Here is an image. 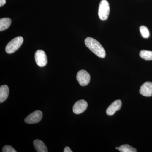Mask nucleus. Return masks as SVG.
<instances>
[{"mask_svg":"<svg viewBox=\"0 0 152 152\" xmlns=\"http://www.w3.org/2000/svg\"><path fill=\"white\" fill-rule=\"evenodd\" d=\"M42 111L37 110L30 114L25 118V122L27 124H33L39 122L42 118Z\"/></svg>","mask_w":152,"mask_h":152,"instance_id":"obj_5","label":"nucleus"},{"mask_svg":"<svg viewBox=\"0 0 152 152\" xmlns=\"http://www.w3.org/2000/svg\"><path fill=\"white\" fill-rule=\"evenodd\" d=\"M88 103L84 100H80L76 102L73 107V111L74 113L80 114L82 113L86 110L88 107Z\"/></svg>","mask_w":152,"mask_h":152,"instance_id":"obj_7","label":"nucleus"},{"mask_svg":"<svg viewBox=\"0 0 152 152\" xmlns=\"http://www.w3.org/2000/svg\"><path fill=\"white\" fill-rule=\"evenodd\" d=\"M23 38L18 37L14 38L7 45L6 51L7 53L11 54L15 52L20 47L23 42Z\"/></svg>","mask_w":152,"mask_h":152,"instance_id":"obj_2","label":"nucleus"},{"mask_svg":"<svg viewBox=\"0 0 152 152\" xmlns=\"http://www.w3.org/2000/svg\"><path fill=\"white\" fill-rule=\"evenodd\" d=\"M12 20L9 18H3L0 19V31H4L10 26Z\"/></svg>","mask_w":152,"mask_h":152,"instance_id":"obj_12","label":"nucleus"},{"mask_svg":"<svg viewBox=\"0 0 152 152\" xmlns=\"http://www.w3.org/2000/svg\"><path fill=\"white\" fill-rule=\"evenodd\" d=\"M64 152H72V151L71 150L69 147H66L64 151Z\"/></svg>","mask_w":152,"mask_h":152,"instance_id":"obj_17","label":"nucleus"},{"mask_svg":"<svg viewBox=\"0 0 152 152\" xmlns=\"http://www.w3.org/2000/svg\"><path fill=\"white\" fill-rule=\"evenodd\" d=\"M121 105L122 102L120 100L114 101L107 109L106 113L107 115L109 116L113 115L116 112L120 110Z\"/></svg>","mask_w":152,"mask_h":152,"instance_id":"obj_9","label":"nucleus"},{"mask_svg":"<svg viewBox=\"0 0 152 152\" xmlns=\"http://www.w3.org/2000/svg\"><path fill=\"white\" fill-rule=\"evenodd\" d=\"M6 0H0V7L6 4Z\"/></svg>","mask_w":152,"mask_h":152,"instance_id":"obj_18","label":"nucleus"},{"mask_svg":"<svg viewBox=\"0 0 152 152\" xmlns=\"http://www.w3.org/2000/svg\"><path fill=\"white\" fill-rule=\"evenodd\" d=\"M87 48L98 57L104 58L106 56V52L103 47L96 40L91 37H87L85 40Z\"/></svg>","mask_w":152,"mask_h":152,"instance_id":"obj_1","label":"nucleus"},{"mask_svg":"<svg viewBox=\"0 0 152 152\" xmlns=\"http://www.w3.org/2000/svg\"><path fill=\"white\" fill-rule=\"evenodd\" d=\"M140 56L142 58L146 61L152 60V51L142 50L140 53Z\"/></svg>","mask_w":152,"mask_h":152,"instance_id":"obj_13","label":"nucleus"},{"mask_svg":"<svg viewBox=\"0 0 152 152\" xmlns=\"http://www.w3.org/2000/svg\"><path fill=\"white\" fill-rule=\"evenodd\" d=\"M119 151L121 152H136L137 150L136 149L131 146L128 144L123 145L119 147Z\"/></svg>","mask_w":152,"mask_h":152,"instance_id":"obj_14","label":"nucleus"},{"mask_svg":"<svg viewBox=\"0 0 152 152\" xmlns=\"http://www.w3.org/2000/svg\"><path fill=\"white\" fill-rule=\"evenodd\" d=\"M140 93L145 97H151L152 96V83L147 82L144 83L140 87Z\"/></svg>","mask_w":152,"mask_h":152,"instance_id":"obj_8","label":"nucleus"},{"mask_svg":"<svg viewBox=\"0 0 152 152\" xmlns=\"http://www.w3.org/2000/svg\"><path fill=\"white\" fill-rule=\"evenodd\" d=\"M110 12V5L107 0H102L99 5L98 15L102 20L105 21L108 18Z\"/></svg>","mask_w":152,"mask_h":152,"instance_id":"obj_3","label":"nucleus"},{"mask_svg":"<svg viewBox=\"0 0 152 152\" xmlns=\"http://www.w3.org/2000/svg\"><path fill=\"white\" fill-rule=\"evenodd\" d=\"M116 149H119V147H117V148H116Z\"/></svg>","mask_w":152,"mask_h":152,"instance_id":"obj_19","label":"nucleus"},{"mask_svg":"<svg viewBox=\"0 0 152 152\" xmlns=\"http://www.w3.org/2000/svg\"><path fill=\"white\" fill-rule=\"evenodd\" d=\"M35 149L37 152H47L48 149L43 142L39 140H35L34 141Z\"/></svg>","mask_w":152,"mask_h":152,"instance_id":"obj_10","label":"nucleus"},{"mask_svg":"<svg viewBox=\"0 0 152 152\" xmlns=\"http://www.w3.org/2000/svg\"><path fill=\"white\" fill-rule=\"evenodd\" d=\"M3 152H17L15 149L10 145H5L3 147L2 149Z\"/></svg>","mask_w":152,"mask_h":152,"instance_id":"obj_16","label":"nucleus"},{"mask_svg":"<svg viewBox=\"0 0 152 152\" xmlns=\"http://www.w3.org/2000/svg\"><path fill=\"white\" fill-rule=\"evenodd\" d=\"M140 31L142 37L148 38L149 37L150 33L147 27L144 26H142L140 28Z\"/></svg>","mask_w":152,"mask_h":152,"instance_id":"obj_15","label":"nucleus"},{"mask_svg":"<svg viewBox=\"0 0 152 152\" xmlns=\"http://www.w3.org/2000/svg\"><path fill=\"white\" fill-rule=\"evenodd\" d=\"M35 59L37 65L39 67H42L46 65L47 57L45 52L42 50H38L35 55Z\"/></svg>","mask_w":152,"mask_h":152,"instance_id":"obj_6","label":"nucleus"},{"mask_svg":"<svg viewBox=\"0 0 152 152\" xmlns=\"http://www.w3.org/2000/svg\"><path fill=\"white\" fill-rule=\"evenodd\" d=\"M77 79L79 84L82 86H87L90 83L91 76L90 74L84 70H81L78 72Z\"/></svg>","mask_w":152,"mask_h":152,"instance_id":"obj_4","label":"nucleus"},{"mask_svg":"<svg viewBox=\"0 0 152 152\" xmlns=\"http://www.w3.org/2000/svg\"><path fill=\"white\" fill-rule=\"evenodd\" d=\"M9 94V88L7 85H3L0 87V102H4L7 99Z\"/></svg>","mask_w":152,"mask_h":152,"instance_id":"obj_11","label":"nucleus"}]
</instances>
